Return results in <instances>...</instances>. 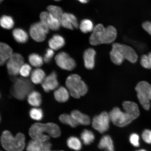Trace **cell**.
<instances>
[{
    "label": "cell",
    "instance_id": "1",
    "mask_svg": "<svg viewBox=\"0 0 151 151\" xmlns=\"http://www.w3.org/2000/svg\"><path fill=\"white\" fill-rule=\"evenodd\" d=\"M109 56L111 61L116 65H121L125 60L132 63H135L139 58L134 49L129 45L119 43H113Z\"/></svg>",
    "mask_w": 151,
    "mask_h": 151
},
{
    "label": "cell",
    "instance_id": "2",
    "mask_svg": "<svg viewBox=\"0 0 151 151\" xmlns=\"http://www.w3.org/2000/svg\"><path fill=\"white\" fill-rule=\"evenodd\" d=\"M29 134L33 139L46 142L48 141L50 137H59L61 131L59 126L54 123L45 124L37 123L31 126Z\"/></svg>",
    "mask_w": 151,
    "mask_h": 151
},
{
    "label": "cell",
    "instance_id": "3",
    "mask_svg": "<svg viewBox=\"0 0 151 151\" xmlns=\"http://www.w3.org/2000/svg\"><path fill=\"white\" fill-rule=\"evenodd\" d=\"M117 35V31L114 26H109L105 27L103 24H97L89 37V43L93 46L110 44L116 40Z\"/></svg>",
    "mask_w": 151,
    "mask_h": 151
},
{
    "label": "cell",
    "instance_id": "4",
    "mask_svg": "<svg viewBox=\"0 0 151 151\" xmlns=\"http://www.w3.org/2000/svg\"><path fill=\"white\" fill-rule=\"evenodd\" d=\"M1 139L2 146L6 151H22L25 148V136L22 133H19L14 137L6 130L2 134Z\"/></svg>",
    "mask_w": 151,
    "mask_h": 151
},
{
    "label": "cell",
    "instance_id": "5",
    "mask_svg": "<svg viewBox=\"0 0 151 151\" xmlns=\"http://www.w3.org/2000/svg\"><path fill=\"white\" fill-rule=\"evenodd\" d=\"M65 85L70 95L76 99L84 96L88 91L87 85L78 74L69 75L66 79Z\"/></svg>",
    "mask_w": 151,
    "mask_h": 151
},
{
    "label": "cell",
    "instance_id": "6",
    "mask_svg": "<svg viewBox=\"0 0 151 151\" xmlns=\"http://www.w3.org/2000/svg\"><path fill=\"white\" fill-rule=\"evenodd\" d=\"M33 84L29 79L22 77L17 78L11 88V93L16 99L23 100L33 91Z\"/></svg>",
    "mask_w": 151,
    "mask_h": 151
},
{
    "label": "cell",
    "instance_id": "7",
    "mask_svg": "<svg viewBox=\"0 0 151 151\" xmlns=\"http://www.w3.org/2000/svg\"><path fill=\"white\" fill-rule=\"evenodd\" d=\"M139 102L145 110L150 109L151 104V84L146 81H139L135 86Z\"/></svg>",
    "mask_w": 151,
    "mask_h": 151
},
{
    "label": "cell",
    "instance_id": "8",
    "mask_svg": "<svg viewBox=\"0 0 151 151\" xmlns=\"http://www.w3.org/2000/svg\"><path fill=\"white\" fill-rule=\"evenodd\" d=\"M109 114L111 121L119 127H125L134 120L131 116L118 107H114L109 113Z\"/></svg>",
    "mask_w": 151,
    "mask_h": 151
},
{
    "label": "cell",
    "instance_id": "9",
    "mask_svg": "<svg viewBox=\"0 0 151 151\" xmlns=\"http://www.w3.org/2000/svg\"><path fill=\"white\" fill-rule=\"evenodd\" d=\"M49 30L50 28L46 22L40 21L31 25L29 29V34L34 40L37 42H41L46 39Z\"/></svg>",
    "mask_w": 151,
    "mask_h": 151
},
{
    "label": "cell",
    "instance_id": "10",
    "mask_svg": "<svg viewBox=\"0 0 151 151\" xmlns=\"http://www.w3.org/2000/svg\"><path fill=\"white\" fill-rule=\"evenodd\" d=\"M110 121L109 113L103 111L94 117L92 121V126L99 133H104L108 131Z\"/></svg>",
    "mask_w": 151,
    "mask_h": 151
},
{
    "label": "cell",
    "instance_id": "11",
    "mask_svg": "<svg viewBox=\"0 0 151 151\" xmlns=\"http://www.w3.org/2000/svg\"><path fill=\"white\" fill-rule=\"evenodd\" d=\"M24 64V59L21 55L14 53L6 62V67L9 75L16 76L19 73L21 67Z\"/></svg>",
    "mask_w": 151,
    "mask_h": 151
},
{
    "label": "cell",
    "instance_id": "12",
    "mask_svg": "<svg viewBox=\"0 0 151 151\" xmlns=\"http://www.w3.org/2000/svg\"><path fill=\"white\" fill-rule=\"evenodd\" d=\"M55 60L57 65L64 70L71 71L76 67L75 60L65 52H59L56 56Z\"/></svg>",
    "mask_w": 151,
    "mask_h": 151
},
{
    "label": "cell",
    "instance_id": "13",
    "mask_svg": "<svg viewBox=\"0 0 151 151\" xmlns=\"http://www.w3.org/2000/svg\"><path fill=\"white\" fill-rule=\"evenodd\" d=\"M41 84L43 89L46 92L56 90L59 85L56 73L52 72L46 77Z\"/></svg>",
    "mask_w": 151,
    "mask_h": 151
},
{
    "label": "cell",
    "instance_id": "14",
    "mask_svg": "<svg viewBox=\"0 0 151 151\" xmlns=\"http://www.w3.org/2000/svg\"><path fill=\"white\" fill-rule=\"evenodd\" d=\"M60 21L61 25L68 29L73 30L79 27L76 17L70 13H64Z\"/></svg>",
    "mask_w": 151,
    "mask_h": 151
},
{
    "label": "cell",
    "instance_id": "15",
    "mask_svg": "<svg viewBox=\"0 0 151 151\" xmlns=\"http://www.w3.org/2000/svg\"><path fill=\"white\" fill-rule=\"evenodd\" d=\"M96 50L93 48H90L85 50L83 54L85 67L88 70H92L95 65Z\"/></svg>",
    "mask_w": 151,
    "mask_h": 151
},
{
    "label": "cell",
    "instance_id": "16",
    "mask_svg": "<svg viewBox=\"0 0 151 151\" xmlns=\"http://www.w3.org/2000/svg\"><path fill=\"white\" fill-rule=\"evenodd\" d=\"M52 145L48 141L43 142L32 139L28 145L27 151H50Z\"/></svg>",
    "mask_w": 151,
    "mask_h": 151
},
{
    "label": "cell",
    "instance_id": "17",
    "mask_svg": "<svg viewBox=\"0 0 151 151\" xmlns=\"http://www.w3.org/2000/svg\"><path fill=\"white\" fill-rule=\"evenodd\" d=\"M124 111L131 116L134 120L140 115L138 105L135 102L131 101H124L122 104Z\"/></svg>",
    "mask_w": 151,
    "mask_h": 151
},
{
    "label": "cell",
    "instance_id": "18",
    "mask_svg": "<svg viewBox=\"0 0 151 151\" xmlns=\"http://www.w3.org/2000/svg\"><path fill=\"white\" fill-rule=\"evenodd\" d=\"M13 50L10 46L4 43L0 44V65H3L12 56Z\"/></svg>",
    "mask_w": 151,
    "mask_h": 151
},
{
    "label": "cell",
    "instance_id": "19",
    "mask_svg": "<svg viewBox=\"0 0 151 151\" xmlns=\"http://www.w3.org/2000/svg\"><path fill=\"white\" fill-rule=\"evenodd\" d=\"M70 95L68 90L63 86L58 88L54 92V97L56 101L60 103H65L68 100Z\"/></svg>",
    "mask_w": 151,
    "mask_h": 151
},
{
    "label": "cell",
    "instance_id": "20",
    "mask_svg": "<svg viewBox=\"0 0 151 151\" xmlns=\"http://www.w3.org/2000/svg\"><path fill=\"white\" fill-rule=\"evenodd\" d=\"M99 148L105 151H114V143L112 138L109 135L102 137L98 145Z\"/></svg>",
    "mask_w": 151,
    "mask_h": 151
},
{
    "label": "cell",
    "instance_id": "21",
    "mask_svg": "<svg viewBox=\"0 0 151 151\" xmlns=\"http://www.w3.org/2000/svg\"><path fill=\"white\" fill-rule=\"evenodd\" d=\"M70 115L79 124L88 125L91 123V119L88 115L84 114L78 110L72 111Z\"/></svg>",
    "mask_w": 151,
    "mask_h": 151
},
{
    "label": "cell",
    "instance_id": "22",
    "mask_svg": "<svg viewBox=\"0 0 151 151\" xmlns=\"http://www.w3.org/2000/svg\"><path fill=\"white\" fill-rule=\"evenodd\" d=\"M65 44V40L59 35H55L48 41V45L50 48L54 50H57L61 49Z\"/></svg>",
    "mask_w": 151,
    "mask_h": 151
},
{
    "label": "cell",
    "instance_id": "23",
    "mask_svg": "<svg viewBox=\"0 0 151 151\" xmlns=\"http://www.w3.org/2000/svg\"><path fill=\"white\" fill-rule=\"evenodd\" d=\"M27 101L32 106L35 107H39L42 103L41 94L37 91H32L27 96Z\"/></svg>",
    "mask_w": 151,
    "mask_h": 151
},
{
    "label": "cell",
    "instance_id": "24",
    "mask_svg": "<svg viewBox=\"0 0 151 151\" xmlns=\"http://www.w3.org/2000/svg\"><path fill=\"white\" fill-rule=\"evenodd\" d=\"M46 77V74L43 70L40 68H37L32 72L31 80L33 84H41Z\"/></svg>",
    "mask_w": 151,
    "mask_h": 151
},
{
    "label": "cell",
    "instance_id": "25",
    "mask_svg": "<svg viewBox=\"0 0 151 151\" xmlns=\"http://www.w3.org/2000/svg\"><path fill=\"white\" fill-rule=\"evenodd\" d=\"M13 36L17 42L21 43L27 42L28 36L26 32L21 28H16L12 32Z\"/></svg>",
    "mask_w": 151,
    "mask_h": 151
},
{
    "label": "cell",
    "instance_id": "26",
    "mask_svg": "<svg viewBox=\"0 0 151 151\" xmlns=\"http://www.w3.org/2000/svg\"><path fill=\"white\" fill-rule=\"evenodd\" d=\"M81 139L84 145H89L93 142L95 139V135L91 131L86 129L81 133Z\"/></svg>",
    "mask_w": 151,
    "mask_h": 151
},
{
    "label": "cell",
    "instance_id": "27",
    "mask_svg": "<svg viewBox=\"0 0 151 151\" xmlns=\"http://www.w3.org/2000/svg\"><path fill=\"white\" fill-rule=\"evenodd\" d=\"M67 145L70 149L75 151L80 150L82 148V143L80 139L75 137H71L67 140Z\"/></svg>",
    "mask_w": 151,
    "mask_h": 151
},
{
    "label": "cell",
    "instance_id": "28",
    "mask_svg": "<svg viewBox=\"0 0 151 151\" xmlns=\"http://www.w3.org/2000/svg\"><path fill=\"white\" fill-rule=\"evenodd\" d=\"M79 28L81 32L87 33L93 31L94 27L93 22L88 19H84L80 22Z\"/></svg>",
    "mask_w": 151,
    "mask_h": 151
},
{
    "label": "cell",
    "instance_id": "29",
    "mask_svg": "<svg viewBox=\"0 0 151 151\" xmlns=\"http://www.w3.org/2000/svg\"><path fill=\"white\" fill-rule=\"evenodd\" d=\"M46 23L48 24L50 29L52 31H57L59 29L60 26H61L60 20L55 18L50 13L47 19Z\"/></svg>",
    "mask_w": 151,
    "mask_h": 151
},
{
    "label": "cell",
    "instance_id": "30",
    "mask_svg": "<svg viewBox=\"0 0 151 151\" xmlns=\"http://www.w3.org/2000/svg\"><path fill=\"white\" fill-rule=\"evenodd\" d=\"M59 120L62 123L68 124L72 127L75 128L79 125L71 115L67 114H62L59 117Z\"/></svg>",
    "mask_w": 151,
    "mask_h": 151
},
{
    "label": "cell",
    "instance_id": "31",
    "mask_svg": "<svg viewBox=\"0 0 151 151\" xmlns=\"http://www.w3.org/2000/svg\"><path fill=\"white\" fill-rule=\"evenodd\" d=\"M28 61L32 66L37 68L40 67L44 62L42 57L36 53L30 54L28 57Z\"/></svg>",
    "mask_w": 151,
    "mask_h": 151
},
{
    "label": "cell",
    "instance_id": "32",
    "mask_svg": "<svg viewBox=\"0 0 151 151\" xmlns=\"http://www.w3.org/2000/svg\"><path fill=\"white\" fill-rule=\"evenodd\" d=\"M14 21L12 17L4 15L0 20L1 27L4 29H9L12 28L14 25Z\"/></svg>",
    "mask_w": 151,
    "mask_h": 151
},
{
    "label": "cell",
    "instance_id": "33",
    "mask_svg": "<svg viewBox=\"0 0 151 151\" xmlns=\"http://www.w3.org/2000/svg\"><path fill=\"white\" fill-rule=\"evenodd\" d=\"M47 9L48 12L52 16L60 20H61L64 13L61 7L57 6L51 5L47 7Z\"/></svg>",
    "mask_w": 151,
    "mask_h": 151
},
{
    "label": "cell",
    "instance_id": "34",
    "mask_svg": "<svg viewBox=\"0 0 151 151\" xmlns=\"http://www.w3.org/2000/svg\"><path fill=\"white\" fill-rule=\"evenodd\" d=\"M140 65L144 68L151 69V52L142 55L141 57Z\"/></svg>",
    "mask_w": 151,
    "mask_h": 151
},
{
    "label": "cell",
    "instance_id": "35",
    "mask_svg": "<svg viewBox=\"0 0 151 151\" xmlns=\"http://www.w3.org/2000/svg\"><path fill=\"white\" fill-rule=\"evenodd\" d=\"M29 114L31 118L35 121H40L42 120L43 115L42 109L35 107L30 110Z\"/></svg>",
    "mask_w": 151,
    "mask_h": 151
},
{
    "label": "cell",
    "instance_id": "36",
    "mask_svg": "<svg viewBox=\"0 0 151 151\" xmlns=\"http://www.w3.org/2000/svg\"><path fill=\"white\" fill-rule=\"evenodd\" d=\"M32 68L29 65L27 64H24L21 67L19 74L24 78L27 77L31 74Z\"/></svg>",
    "mask_w": 151,
    "mask_h": 151
},
{
    "label": "cell",
    "instance_id": "37",
    "mask_svg": "<svg viewBox=\"0 0 151 151\" xmlns=\"http://www.w3.org/2000/svg\"><path fill=\"white\" fill-rule=\"evenodd\" d=\"M139 137L138 134L133 133L131 134L129 137V141L132 146L135 147H139L140 145Z\"/></svg>",
    "mask_w": 151,
    "mask_h": 151
},
{
    "label": "cell",
    "instance_id": "38",
    "mask_svg": "<svg viewBox=\"0 0 151 151\" xmlns=\"http://www.w3.org/2000/svg\"><path fill=\"white\" fill-rule=\"evenodd\" d=\"M142 138L145 142L147 144H151V130H144L142 134Z\"/></svg>",
    "mask_w": 151,
    "mask_h": 151
},
{
    "label": "cell",
    "instance_id": "39",
    "mask_svg": "<svg viewBox=\"0 0 151 151\" xmlns=\"http://www.w3.org/2000/svg\"><path fill=\"white\" fill-rule=\"evenodd\" d=\"M54 54V52L53 50L51 48L47 49L43 58L45 63H48L50 62L53 57Z\"/></svg>",
    "mask_w": 151,
    "mask_h": 151
},
{
    "label": "cell",
    "instance_id": "40",
    "mask_svg": "<svg viewBox=\"0 0 151 151\" xmlns=\"http://www.w3.org/2000/svg\"><path fill=\"white\" fill-rule=\"evenodd\" d=\"M142 27L145 31L151 36V22L147 21L143 22Z\"/></svg>",
    "mask_w": 151,
    "mask_h": 151
},
{
    "label": "cell",
    "instance_id": "41",
    "mask_svg": "<svg viewBox=\"0 0 151 151\" xmlns=\"http://www.w3.org/2000/svg\"><path fill=\"white\" fill-rule=\"evenodd\" d=\"M49 15V13L48 11L47 12V11H44V12L41 13L40 16V18L41 21L46 22V23L47 19L48 18Z\"/></svg>",
    "mask_w": 151,
    "mask_h": 151
},
{
    "label": "cell",
    "instance_id": "42",
    "mask_svg": "<svg viewBox=\"0 0 151 151\" xmlns=\"http://www.w3.org/2000/svg\"><path fill=\"white\" fill-rule=\"evenodd\" d=\"M77 1L80 2L81 3L86 4L88 3L89 0H77Z\"/></svg>",
    "mask_w": 151,
    "mask_h": 151
},
{
    "label": "cell",
    "instance_id": "43",
    "mask_svg": "<svg viewBox=\"0 0 151 151\" xmlns=\"http://www.w3.org/2000/svg\"><path fill=\"white\" fill-rule=\"evenodd\" d=\"M135 151H147L145 149H140V150H136Z\"/></svg>",
    "mask_w": 151,
    "mask_h": 151
},
{
    "label": "cell",
    "instance_id": "44",
    "mask_svg": "<svg viewBox=\"0 0 151 151\" xmlns=\"http://www.w3.org/2000/svg\"><path fill=\"white\" fill-rule=\"evenodd\" d=\"M54 1H61V0H54Z\"/></svg>",
    "mask_w": 151,
    "mask_h": 151
},
{
    "label": "cell",
    "instance_id": "45",
    "mask_svg": "<svg viewBox=\"0 0 151 151\" xmlns=\"http://www.w3.org/2000/svg\"><path fill=\"white\" fill-rule=\"evenodd\" d=\"M0 1H1V2L3 1V0H0Z\"/></svg>",
    "mask_w": 151,
    "mask_h": 151
},
{
    "label": "cell",
    "instance_id": "46",
    "mask_svg": "<svg viewBox=\"0 0 151 151\" xmlns=\"http://www.w3.org/2000/svg\"><path fill=\"white\" fill-rule=\"evenodd\" d=\"M63 151V150H61V151Z\"/></svg>",
    "mask_w": 151,
    "mask_h": 151
}]
</instances>
